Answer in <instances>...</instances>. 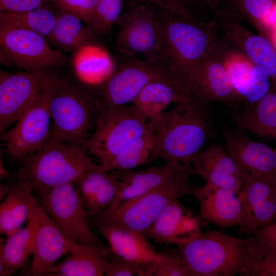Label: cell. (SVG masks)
<instances>
[{
  "mask_svg": "<svg viewBox=\"0 0 276 276\" xmlns=\"http://www.w3.org/2000/svg\"><path fill=\"white\" fill-rule=\"evenodd\" d=\"M204 104L192 99L176 103L149 121L155 135L151 162L175 161L191 166L204 144L213 135Z\"/></svg>",
  "mask_w": 276,
  "mask_h": 276,
  "instance_id": "cell-1",
  "label": "cell"
},
{
  "mask_svg": "<svg viewBox=\"0 0 276 276\" xmlns=\"http://www.w3.org/2000/svg\"><path fill=\"white\" fill-rule=\"evenodd\" d=\"M48 98V91L43 86V92L39 99L12 128L1 134V140L11 161L20 163L43 148L52 137V121Z\"/></svg>",
  "mask_w": 276,
  "mask_h": 276,
  "instance_id": "cell-12",
  "label": "cell"
},
{
  "mask_svg": "<svg viewBox=\"0 0 276 276\" xmlns=\"http://www.w3.org/2000/svg\"><path fill=\"white\" fill-rule=\"evenodd\" d=\"M152 276H190L183 260L177 248L161 253Z\"/></svg>",
  "mask_w": 276,
  "mask_h": 276,
  "instance_id": "cell-41",
  "label": "cell"
},
{
  "mask_svg": "<svg viewBox=\"0 0 276 276\" xmlns=\"http://www.w3.org/2000/svg\"><path fill=\"white\" fill-rule=\"evenodd\" d=\"M155 146V135L149 123L146 130L119 152L108 164H99L102 172L133 170L151 162Z\"/></svg>",
  "mask_w": 276,
  "mask_h": 276,
  "instance_id": "cell-31",
  "label": "cell"
},
{
  "mask_svg": "<svg viewBox=\"0 0 276 276\" xmlns=\"http://www.w3.org/2000/svg\"><path fill=\"white\" fill-rule=\"evenodd\" d=\"M10 190L9 185L6 183H1L0 185V200L3 199L8 193Z\"/></svg>",
  "mask_w": 276,
  "mask_h": 276,
  "instance_id": "cell-48",
  "label": "cell"
},
{
  "mask_svg": "<svg viewBox=\"0 0 276 276\" xmlns=\"http://www.w3.org/2000/svg\"><path fill=\"white\" fill-rule=\"evenodd\" d=\"M111 250L102 245L75 244L68 256L51 267L44 276H102Z\"/></svg>",
  "mask_w": 276,
  "mask_h": 276,
  "instance_id": "cell-25",
  "label": "cell"
},
{
  "mask_svg": "<svg viewBox=\"0 0 276 276\" xmlns=\"http://www.w3.org/2000/svg\"><path fill=\"white\" fill-rule=\"evenodd\" d=\"M155 6L187 16H195L185 0H131Z\"/></svg>",
  "mask_w": 276,
  "mask_h": 276,
  "instance_id": "cell-43",
  "label": "cell"
},
{
  "mask_svg": "<svg viewBox=\"0 0 276 276\" xmlns=\"http://www.w3.org/2000/svg\"><path fill=\"white\" fill-rule=\"evenodd\" d=\"M148 120L133 104H102L94 130L86 142L85 150L104 166L147 129Z\"/></svg>",
  "mask_w": 276,
  "mask_h": 276,
  "instance_id": "cell-6",
  "label": "cell"
},
{
  "mask_svg": "<svg viewBox=\"0 0 276 276\" xmlns=\"http://www.w3.org/2000/svg\"><path fill=\"white\" fill-rule=\"evenodd\" d=\"M273 137L276 140V135Z\"/></svg>",
  "mask_w": 276,
  "mask_h": 276,
  "instance_id": "cell-50",
  "label": "cell"
},
{
  "mask_svg": "<svg viewBox=\"0 0 276 276\" xmlns=\"http://www.w3.org/2000/svg\"><path fill=\"white\" fill-rule=\"evenodd\" d=\"M6 180L10 190L0 204V232L8 237L21 229L36 215L40 205L18 171L11 173Z\"/></svg>",
  "mask_w": 276,
  "mask_h": 276,
  "instance_id": "cell-18",
  "label": "cell"
},
{
  "mask_svg": "<svg viewBox=\"0 0 276 276\" xmlns=\"http://www.w3.org/2000/svg\"><path fill=\"white\" fill-rule=\"evenodd\" d=\"M233 119L240 129L255 133L260 138L276 135V90L271 88L260 100L244 104L241 111H235Z\"/></svg>",
  "mask_w": 276,
  "mask_h": 276,
  "instance_id": "cell-28",
  "label": "cell"
},
{
  "mask_svg": "<svg viewBox=\"0 0 276 276\" xmlns=\"http://www.w3.org/2000/svg\"><path fill=\"white\" fill-rule=\"evenodd\" d=\"M270 87L271 82L268 74L255 65L242 94L244 104L257 102L269 91Z\"/></svg>",
  "mask_w": 276,
  "mask_h": 276,
  "instance_id": "cell-39",
  "label": "cell"
},
{
  "mask_svg": "<svg viewBox=\"0 0 276 276\" xmlns=\"http://www.w3.org/2000/svg\"><path fill=\"white\" fill-rule=\"evenodd\" d=\"M124 56L119 67L103 83L102 96L99 98L102 104L121 106L132 103L143 88L155 81L169 83L186 94L183 79L163 62L134 56Z\"/></svg>",
  "mask_w": 276,
  "mask_h": 276,
  "instance_id": "cell-7",
  "label": "cell"
},
{
  "mask_svg": "<svg viewBox=\"0 0 276 276\" xmlns=\"http://www.w3.org/2000/svg\"><path fill=\"white\" fill-rule=\"evenodd\" d=\"M47 0H0V11H22L35 9Z\"/></svg>",
  "mask_w": 276,
  "mask_h": 276,
  "instance_id": "cell-45",
  "label": "cell"
},
{
  "mask_svg": "<svg viewBox=\"0 0 276 276\" xmlns=\"http://www.w3.org/2000/svg\"><path fill=\"white\" fill-rule=\"evenodd\" d=\"M11 173L8 171L3 163V159L1 155L0 158V178L1 179H7Z\"/></svg>",
  "mask_w": 276,
  "mask_h": 276,
  "instance_id": "cell-47",
  "label": "cell"
},
{
  "mask_svg": "<svg viewBox=\"0 0 276 276\" xmlns=\"http://www.w3.org/2000/svg\"><path fill=\"white\" fill-rule=\"evenodd\" d=\"M108 176L98 191L91 204L86 210L89 216L98 217L112 203L119 191L121 181L113 171H107Z\"/></svg>",
  "mask_w": 276,
  "mask_h": 276,
  "instance_id": "cell-37",
  "label": "cell"
},
{
  "mask_svg": "<svg viewBox=\"0 0 276 276\" xmlns=\"http://www.w3.org/2000/svg\"><path fill=\"white\" fill-rule=\"evenodd\" d=\"M191 100L184 91L176 87L165 82L155 81L143 88L132 104L149 121L165 111L172 103Z\"/></svg>",
  "mask_w": 276,
  "mask_h": 276,
  "instance_id": "cell-30",
  "label": "cell"
},
{
  "mask_svg": "<svg viewBox=\"0 0 276 276\" xmlns=\"http://www.w3.org/2000/svg\"><path fill=\"white\" fill-rule=\"evenodd\" d=\"M275 0H223L220 15L241 24L247 22L258 28L272 12Z\"/></svg>",
  "mask_w": 276,
  "mask_h": 276,
  "instance_id": "cell-34",
  "label": "cell"
},
{
  "mask_svg": "<svg viewBox=\"0 0 276 276\" xmlns=\"http://www.w3.org/2000/svg\"><path fill=\"white\" fill-rule=\"evenodd\" d=\"M198 7L211 13L215 18L220 15L223 0H191Z\"/></svg>",
  "mask_w": 276,
  "mask_h": 276,
  "instance_id": "cell-46",
  "label": "cell"
},
{
  "mask_svg": "<svg viewBox=\"0 0 276 276\" xmlns=\"http://www.w3.org/2000/svg\"><path fill=\"white\" fill-rule=\"evenodd\" d=\"M190 276H249L255 258L248 239L201 232L177 246Z\"/></svg>",
  "mask_w": 276,
  "mask_h": 276,
  "instance_id": "cell-3",
  "label": "cell"
},
{
  "mask_svg": "<svg viewBox=\"0 0 276 276\" xmlns=\"http://www.w3.org/2000/svg\"><path fill=\"white\" fill-rule=\"evenodd\" d=\"M185 89L192 100L221 102L235 111L243 103L226 69L209 50L186 75Z\"/></svg>",
  "mask_w": 276,
  "mask_h": 276,
  "instance_id": "cell-13",
  "label": "cell"
},
{
  "mask_svg": "<svg viewBox=\"0 0 276 276\" xmlns=\"http://www.w3.org/2000/svg\"><path fill=\"white\" fill-rule=\"evenodd\" d=\"M204 223L176 199L165 208L145 235L157 243L177 246L201 232Z\"/></svg>",
  "mask_w": 276,
  "mask_h": 276,
  "instance_id": "cell-20",
  "label": "cell"
},
{
  "mask_svg": "<svg viewBox=\"0 0 276 276\" xmlns=\"http://www.w3.org/2000/svg\"><path fill=\"white\" fill-rule=\"evenodd\" d=\"M118 256L128 261L143 265L155 264L161 253L156 252L145 234L125 228L95 225Z\"/></svg>",
  "mask_w": 276,
  "mask_h": 276,
  "instance_id": "cell-24",
  "label": "cell"
},
{
  "mask_svg": "<svg viewBox=\"0 0 276 276\" xmlns=\"http://www.w3.org/2000/svg\"><path fill=\"white\" fill-rule=\"evenodd\" d=\"M192 194L199 204V217L206 223L221 228L242 223L241 201L233 190L205 184L193 187Z\"/></svg>",
  "mask_w": 276,
  "mask_h": 276,
  "instance_id": "cell-19",
  "label": "cell"
},
{
  "mask_svg": "<svg viewBox=\"0 0 276 276\" xmlns=\"http://www.w3.org/2000/svg\"><path fill=\"white\" fill-rule=\"evenodd\" d=\"M20 164L18 171L39 200L51 188L74 182L99 167V164L94 163L83 150L52 136L43 148Z\"/></svg>",
  "mask_w": 276,
  "mask_h": 276,
  "instance_id": "cell-5",
  "label": "cell"
},
{
  "mask_svg": "<svg viewBox=\"0 0 276 276\" xmlns=\"http://www.w3.org/2000/svg\"><path fill=\"white\" fill-rule=\"evenodd\" d=\"M39 209L25 227L7 237L5 240L1 238V276L10 275L28 265L35 246Z\"/></svg>",
  "mask_w": 276,
  "mask_h": 276,
  "instance_id": "cell-26",
  "label": "cell"
},
{
  "mask_svg": "<svg viewBox=\"0 0 276 276\" xmlns=\"http://www.w3.org/2000/svg\"><path fill=\"white\" fill-rule=\"evenodd\" d=\"M117 44L126 56L142 55L144 59L161 62L159 56V22L153 8L131 1L117 22Z\"/></svg>",
  "mask_w": 276,
  "mask_h": 276,
  "instance_id": "cell-10",
  "label": "cell"
},
{
  "mask_svg": "<svg viewBox=\"0 0 276 276\" xmlns=\"http://www.w3.org/2000/svg\"><path fill=\"white\" fill-rule=\"evenodd\" d=\"M39 218L33 259L25 275L44 276L57 260L68 254L75 244L61 232L41 206Z\"/></svg>",
  "mask_w": 276,
  "mask_h": 276,
  "instance_id": "cell-22",
  "label": "cell"
},
{
  "mask_svg": "<svg viewBox=\"0 0 276 276\" xmlns=\"http://www.w3.org/2000/svg\"><path fill=\"white\" fill-rule=\"evenodd\" d=\"M273 10L276 11V0H275V4H274Z\"/></svg>",
  "mask_w": 276,
  "mask_h": 276,
  "instance_id": "cell-49",
  "label": "cell"
},
{
  "mask_svg": "<svg viewBox=\"0 0 276 276\" xmlns=\"http://www.w3.org/2000/svg\"><path fill=\"white\" fill-rule=\"evenodd\" d=\"M190 175L159 187L96 218L95 225L114 226L145 234L165 208L172 201L190 194Z\"/></svg>",
  "mask_w": 276,
  "mask_h": 276,
  "instance_id": "cell-8",
  "label": "cell"
},
{
  "mask_svg": "<svg viewBox=\"0 0 276 276\" xmlns=\"http://www.w3.org/2000/svg\"><path fill=\"white\" fill-rule=\"evenodd\" d=\"M112 171L120 179L121 186L114 200L105 210L107 211L116 209L159 187L192 175L191 166L175 161L140 170Z\"/></svg>",
  "mask_w": 276,
  "mask_h": 276,
  "instance_id": "cell-16",
  "label": "cell"
},
{
  "mask_svg": "<svg viewBox=\"0 0 276 276\" xmlns=\"http://www.w3.org/2000/svg\"><path fill=\"white\" fill-rule=\"evenodd\" d=\"M159 22L162 62L181 77L208 53L217 36L215 23L201 21L160 7H152Z\"/></svg>",
  "mask_w": 276,
  "mask_h": 276,
  "instance_id": "cell-4",
  "label": "cell"
},
{
  "mask_svg": "<svg viewBox=\"0 0 276 276\" xmlns=\"http://www.w3.org/2000/svg\"><path fill=\"white\" fill-rule=\"evenodd\" d=\"M0 47L2 59L28 72L63 65L67 61L43 36L23 29L0 25Z\"/></svg>",
  "mask_w": 276,
  "mask_h": 276,
  "instance_id": "cell-11",
  "label": "cell"
},
{
  "mask_svg": "<svg viewBox=\"0 0 276 276\" xmlns=\"http://www.w3.org/2000/svg\"><path fill=\"white\" fill-rule=\"evenodd\" d=\"M249 276H276V257L255 259Z\"/></svg>",
  "mask_w": 276,
  "mask_h": 276,
  "instance_id": "cell-44",
  "label": "cell"
},
{
  "mask_svg": "<svg viewBox=\"0 0 276 276\" xmlns=\"http://www.w3.org/2000/svg\"><path fill=\"white\" fill-rule=\"evenodd\" d=\"M35 73L48 91L52 137L85 151L102 104L86 89L47 72Z\"/></svg>",
  "mask_w": 276,
  "mask_h": 276,
  "instance_id": "cell-2",
  "label": "cell"
},
{
  "mask_svg": "<svg viewBox=\"0 0 276 276\" xmlns=\"http://www.w3.org/2000/svg\"><path fill=\"white\" fill-rule=\"evenodd\" d=\"M57 13L43 4L22 11H0V25L34 32L49 38L54 28Z\"/></svg>",
  "mask_w": 276,
  "mask_h": 276,
  "instance_id": "cell-33",
  "label": "cell"
},
{
  "mask_svg": "<svg viewBox=\"0 0 276 276\" xmlns=\"http://www.w3.org/2000/svg\"><path fill=\"white\" fill-rule=\"evenodd\" d=\"M209 51L224 66L242 97L255 64L237 45L224 35L216 37Z\"/></svg>",
  "mask_w": 276,
  "mask_h": 276,
  "instance_id": "cell-29",
  "label": "cell"
},
{
  "mask_svg": "<svg viewBox=\"0 0 276 276\" xmlns=\"http://www.w3.org/2000/svg\"><path fill=\"white\" fill-rule=\"evenodd\" d=\"M245 237L249 241L255 260L276 257V219L259 226Z\"/></svg>",
  "mask_w": 276,
  "mask_h": 276,
  "instance_id": "cell-35",
  "label": "cell"
},
{
  "mask_svg": "<svg viewBox=\"0 0 276 276\" xmlns=\"http://www.w3.org/2000/svg\"><path fill=\"white\" fill-rule=\"evenodd\" d=\"M124 4V0H99L90 26L99 34L107 32L117 24Z\"/></svg>",
  "mask_w": 276,
  "mask_h": 276,
  "instance_id": "cell-36",
  "label": "cell"
},
{
  "mask_svg": "<svg viewBox=\"0 0 276 276\" xmlns=\"http://www.w3.org/2000/svg\"><path fill=\"white\" fill-rule=\"evenodd\" d=\"M72 64L78 79L91 85L103 84L115 70L113 60L108 52L91 42L74 52Z\"/></svg>",
  "mask_w": 276,
  "mask_h": 276,
  "instance_id": "cell-27",
  "label": "cell"
},
{
  "mask_svg": "<svg viewBox=\"0 0 276 276\" xmlns=\"http://www.w3.org/2000/svg\"><path fill=\"white\" fill-rule=\"evenodd\" d=\"M38 201L51 220L73 243L102 245L89 227L88 215L74 182L51 188Z\"/></svg>",
  "mask_w": 276,
  "mask_h": 276,
  "instance_id": "cell-9",
  "label": "cell"
},
{
  "mask_svg": "<svg viewBox=\"0 0 276 276\" xmlns=\"http://www.w3.org/2000/svg\"><path fill=\"white\" fill-rule=\"evenodd\" d=\"M98 169L86 173L74 182L86 211L108 176V172Z\"/></svg>",
  "mask_w": 276,
  "mask_h": 276,
  "instance_id": "cell-40",
  "label": "cell"
},
{
  "mask_svg": "<svg viewBox=\"0 0 276 276\" xmlns=\"http://www.w3.org/2000/svg\"><path fill=\"white\" fill-rule=\"evenodd\" d=\"M217 28L237 45L253 63L268 74L271 88L276 90V49L270 40L224 17L215 19Z\"/></svg>",
  "mask_w": 276,
  "mask_h": 276,
  "instance_id": "cell-21",
  "label": "cell"
},
{
  "mask_svg": "<svg viewBox=\"0 0 276 276\" xmlns=\"http://www.w3.org/2000/svg\"><path fill=\"white\" fill-rule=\"evenodd\" d=\"M237 195L243 211L240 236L276 219V176L249 174Z\"/></svg>",
  "mask_w": 276,
  "mask_h": 276,
  "instance_id": "cell-15",
  "label": "cell"
},
{
  "mask_svg": "<svg viewBox=\"0 0 276 276\" xmlns=\"http://www.w3.org/2000/svg\"><path fill=\"white\" fill-rule=\"evenodd\" d=\"M205 184L233 190L238 194L249 175L221 146L212 144L201 149L191 165Z\"/></svg>",
  "mask_w": 276,
  "mask_h": 276,
  "instance_id": "cell-17",
  "label": "cell"
},
{
  "mask_svg": "<svg viewBox=\"0 0 276 276\" xmlns=\"http://www.w3.org/2000/svg\"><path fill=\"white\" fill-rule=\"evenodd\" d=\"M226 149L249 174L276 176V149L255 141L240 129L222 132Z\"/></svg>",
  "mask_w": 276,
  "mask_h": 276,
  "instance_id": "cell-23",
  "label": "cell"
},
{
  "mask_svg": "<svg viewBox=\"0 0 276 276\" xmlns=\"http://www.w3.org/2000/svg\"><path fill=\"white\" fill-rule=\"evenodd\" d=\"M155 264L143 265L128 261L118 256L111 249L108 257L105 275L152 276Z\"/></svg>",
  "mask_w": 276,
  "mask_h": 276,
  "instance_id": "cell-38",
  "label": "cell"
},
{
  "mask_svg": "<svg viewBox=\"0 0 276 276\" xmlns=\"http://www.w3.org/2000/svg\"><path fill=\"white\" fill-rule=\"evenodd\" d=\"M99 0H47L59 10L73 14L89 26L92 22Z\"/></svg>",
  "mask_w": 276,
  "mask_h": 276,
  "instance_id": "cell-42",
  "label": "cell"
},
{
  "mask_svg": "<svg viewBox=\"0 0 276 276\" xmlns=\"http://www.w3.org/2000/svg\"><path fill=\"white\" fill-rule=\"evenodd\" d=\"M41 80L31 72L0 73V135L8 130L39 99Z\"/></svg>",
  "mask_w": 276,
  "mask_h": 276,
  "instance_id": "cell-14",
  "label": "cell"
},
{
  "mask_svg": "<svg viewBox=\"0 0 276 276\" xmlns=\"http://www.w3.org/2000/svg\"><path fill=\"white\" fill-rule=\"evenodd\" d=\"M82 21L76 16L59 10L49 41L63 51L74 52L90 42V33Z\"/></svg>",
  "mask_w": 276,
  "mask_h": 276,
  "instance_id": "cell-32",
  "label": "cell"
}]
</instances>
